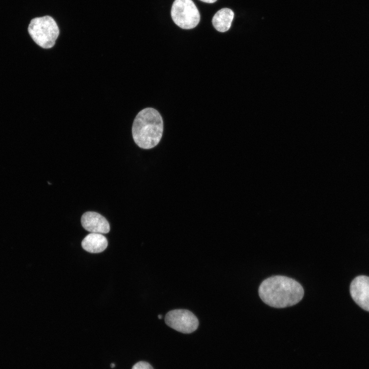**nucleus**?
<instances>
[{
	"label": "nucleus",
	"instance_id": "nucleus-1",
	"mask_svg": "<svg viewBox=\"0 0 369 369\" xmlns=\"http://www.w3.org/2000/svg\"><path fill=\"white\" fill-rule=\"evenodd\" d=\"M259 295L266 304L283 308L294 305L303 298L304 290L295 280L283 276L265 279L259 286Z\"/></svg>",
	"mask_w": 369,
	"mask_h": 369
},
{
	"label": "nucleus",
	"instance_id": "nucleus-2",
	"mask_svg": "<svg viewBox=\"0 0 369 369\" xmlns=\"http://www.w3.org/2000/svg\"><path fill=\"white\" fill-rule=\"evenodd\" d=\"M163 131V122L160 113L154 108H146L136 116L132 134L135 143L140 148L150 149L160 142Z\"/></svg>",
	"mask_w": 369,
	"mask_h": 369
},
{
	"label": "nucleus",
	"instance_id": "nucleus-3",
	"mask_svg": "<svg viewBox=\"0 0 369 369\" xmlns=\"http://www.w3.org/2000/svg\"><path fill=\"white\" fill-rule=\"evenodd\" d=\"M27 30L32 40L44 49L52 48L59 34L57 23L49 15L33 18Z\"/></svg>",
	"mask_w": 369,
	"mask_h": 369
},
{
	"label": "nucleus",
	"instance_id": "nucleus-4",
	"mask_svg": "<svg viewBox=\"0 0 369 369\" xmlns=\"http://www.w3.org/2000/svg\"><path fill=\"white\" fill-rule=\"evenodd\" d=\"M171 14L175 24L184 29L195 28L200 19L199 11L192 0H175Z\"/></svg>",
	"mask_w": 369,
	"mask_h": 369
},
{
	"label": "nucleus",
	"instance_id": "nucleus-5",
	"mask_svg": "<svg viewBox=\"0 0 369 369\" xmlns=\"http://www.w3.org/2000/svg\"><path fill=\"white\" fill-rule=\"evenodd\" d=\"M166 324L171 328L182 333L189 334L196 331L199 321L196 316L186 309H176L167 313Z\"/></svg>",
	"mask_w": 369,
	"mask_h": 369
},
{
	"label": "nucleus",
	"instance_id": "nucleus-6",
	"mask_svg": "<svg viewBox=\"0 0 369 369\" xmlns=\"http://www.w3.org/2000/svg\"><path fill=\"white\" fill-rule=\"evenodd\" d=\"M350 294L359 306L369 312V277L361 275L354 279L350 285Z\"/></svg>",
	"mask_w": 369,
	"mask_h": 369
},
{
	"label": "nucleus",
	"instance_id": "nucleus-7",
	"mask_svg": "<svg viewBox=\"0 0 369 369\" xmlns=\"http://www.w3.org/2000/svg\"><path fill=\"white\" fill-rule=\"evenodd\" d=\"M83 227L90 233L107 234L110 230L107 220L101 214L92 211L84 213L81 217Z\"/></svg>",
	"mask_w": 369,
	"mask_h": 369
},
{
	"label": "nucleus",
	"instance_id": "nucleus-8",
	"mask_svg": "<svg viewBox=\"0 0 369 369\" xmlns=\"http://www.w3.org/2000/svg\"><path fill=\"white\" fill-rule=\"evenodd\" d=\"M82 248L91 253H99L107 248L108 240L102 234L90 233L82 240Z\"/></svg>",
	"mask_w": 369,
	"mask_h": 369
},
{
	"label": "nucleus",
	"instance_id": "nucleus-9",
	"mask_svg": "<svg viewBox=\"0 0 369 369\" xmlns=\"http://www.w3.org/2000/svg\"><path fill=\"white\" fill-rule=\"evenodd\" d=\"M233 11L227 8H222L218 11L212 18L214 27L219 32H224L231 27L234 18Z\"/></svg>",
	"mask_w": 369,
	"mask_h": 369
},
{
	"label": "nucleus",
	"instance_id": "nucleus-10",
	"mask_svg": "<svg viewBox=\"0 0 369 369\" xmlns=\"http://www.w3.org/2000/svg\"><path fill=\"white\" fill-rule=\"evenodd\" d=\"M132 369H153V368L147 362L139 361L135 364Z\"/></svg>",
	"mask_w": 369,
	"mask_h": 369
},
{
	"label": "nucleus",
	"instance_id": "nucleus-11",
	"mask_svg": "<svg viewBox=\"0 0 369 369\" xmlns=\"http://www.w3.org/2000/svg\"><path fill=\"white\" fill-rule=\"evenodd\" d=\"M203 2L207 3H213L217 1V0H200Z\"/></svg>",
	"mask_w": 369,
	"mask_h": 369
},
{
	"label": "nucleus",
	"instance_id": "nucleus-12",
	"mask_svg": "<svg viewBox=\"0 0 369 369\" xmlns=\"http://www.w3.org/2000/svg\"><path fill=\"white\" fill-rule=\"evenodd\" d=\"M115 365L114 363H112V364H111V367L112 368L115 367Z\"/></svg>",
	"mask_w": 369,
	"mask_h": 369
},
{
	"label": "nucleus",
	"instance_id": "nucleus-13",
	"mask_svg": "<svg viewBox=\"0 0 369 369\" xmlns=\"http://www.w3.org/2000/svg\"><path fill=\"white\" fill-rule=\"evenodd\" d=\"M158 317L159 319H161L162 318V315H159L158 316Z\"/></svg>",
	"mask_w": 369,
	"mask_h": 369
}]
</instances>
